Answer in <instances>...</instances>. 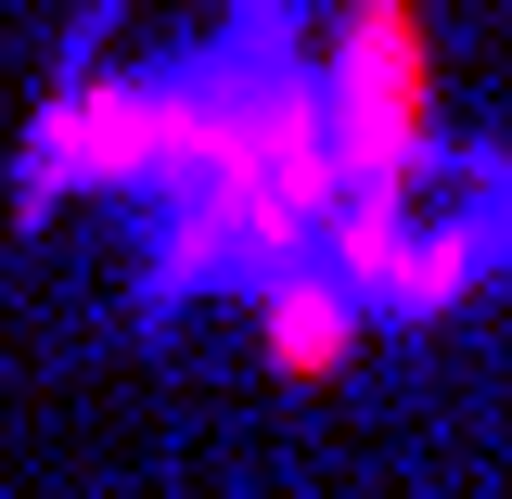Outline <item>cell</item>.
Listing matches in <instances>:
<instances>
[{
	"instance_id": "obj_1",
	"label": "cell",
	"mask_w": 512,
	"mask_h": 499,
	"mask_svg": "<svg viewBox=\"0 0 512 499\" xmlns=\"http://www.w3.org/2000/svg\"><path fill=\"white\" fill-rule=\"evenodd\" d=\"M320 141L346 180H423L436 167V26L423 0H346L333 39L308 52Z\"/></svg>"
},
{
	"instance_id": "obj_2",
	"label": "cell",
	"mask_w": 512,
	"mask_h": 499,
	"mask_svg": "<svg viewBox=\"0 0 512 499\" xmlns=\"http://www.w3.org/2000/svg\"><path fill=\"white\" fill-rule=\"evenodd\" d=\"M500 244H512V231H474V218L410 205V180H346L308 256L359 295V320H448L474 282H487Z\"/></svg>"
},
{
	"instance_id": "obj_3",
	"label": "cell",
	"mask_w": 512,
	"mask_h": 499,
	"mask_svg": "<svg viewBox=\"0 0 512 499\" xmlns=\"http://www.w3.org/2000/svg\"><path fill=\"white\" fill-rule=\"evenodd\" d=\"M256 359H269L282 384H333L346 359H359V295H346L320 256L269 269V282H256Z\"/></svg>"
}]
</instances>
